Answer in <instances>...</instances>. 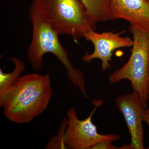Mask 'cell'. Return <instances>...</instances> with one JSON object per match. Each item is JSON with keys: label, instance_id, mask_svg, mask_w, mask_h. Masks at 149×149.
Returning a JSON list of instances; mask_svg holds the SVG:
<instances>
[{"label": "cell", "instance_id": "8", "mask_svg": "<svg viewBox=\"0 0 149 149\" xmlns=\"http://www.w3.org/2000/svg\"><path fill=\"white\" fill-rule=\"evenodd\" d=\"M113 20L122 19L149 33L148 0H109Z\"/></svg>", "mask_w": 149, "mask_h": 149}, {"label": "cell", "instance_id": "15", "mask_svg": "<svg viewBox=\"0 0 149 149\" xmlns=\"http://www.w3.org/2000/svg\"><path fill=\"white\" fill-rule=\"evenodd\" d=\"M148 1H149V0H148Z\"/></svg>", "mask_w": 149, "mask_h": 149}, {"label": "cell", "instance_id": "11", "mask_svg": "<svg viewBox=\"0 0 149 149\" xmlns=\"http://www.w3.org/2000/svg\"><path fill=\"white\" fill-rule=\"evenodd\" d=\"M10 59L13 63L14 68L11 72H6L0 69V95L10 88L20 77L25 69V65L22 61L15 57Z\"/></svg>", "mask_w": 149, "mask_h": 149}, {"label": "cell", "instance_id": "9", "mask_svg": "<svg viewBox=\"0 0 149 149\" xmlns=\"http://www.w3.org/2000/svg\"><path fill=\"white\" fill-rule=\"evenodd\" d=\"M50 80L48 74L33 73L19 77L10 88L0 95V106L3 111L10 109Z\"/></svg>", "mask_w": 149, "mask_h": 149}, {"label": "cell", "instance_id": "2", "mask_svg": "<svg viewBox=\"0 0 149 149\" xmlns=\"http://www.w3.org/2000/svg\"><path fill=\"white\" fill-rule=\"evenodd\" d=\"M29 16L32 22V35L27 50V56L32 68L36 70L41 69L44 56L47 53L53 54L66 69L68 79L88 98L89 97L86 92L83 72L72 65L67 51L59 40V35L30 8Z\"/></svg>", "mask_w": 149, "mask_h": 149}, {"label": "cell", "instance_id": "10", "mask_svg": "<svg viewBox=\"0 0 149 149\" xmlns=\"http://www.w3.org/2000/svg\"><path fill=\"white\" fill-rule=\"evenodd\" d=\"M96 23L113 20L109 0H80Z\"/></svg>", "mask_w": 149, "mask_h": 149}, {"label": "cell", "instance_id": "1", "mask_svg": "<svg viewBox=\"0 0 149 149\" xmlns=\"http://www.w3.org/2000/svg\"><path fill=\"white\" fill-rule=\"evenodd\" d=\"M30 8L59 35H69L75 41L96 29L80 0H32Z\"/></svg>", "mask_w": 149, "mask_h": 149}, {"label": "cell", "instance_id": "5", "mask_svg": "<svg viewBox=\"0 0 149 149\" xmlns=\"http://www.w3.org/2000/svg\"><path fill=\"white\" fill-rule=\"evenodd\" d=\"M118 111L122 113L131 138V149H144L143 123L146 109L139 93L123 95L116 99Z\"/></svg>", "mask_w": 149, "mask_h": 149}, {"label": "cell", "instance_id": "13", "mask_svg": "<svg viewBox=\"0 0 149 149\" xmlns=\"http://www.w3.org/2000/svg\"><path fill=\"white\" fill-rule=\"evenodd\" d=\"M112 143L111 141H101L93 146L91 149H131L129 145H124L120 147H116L112 144Z\"/></svg>", "mask_w": 149, "mask_h": 149}, {"label": "cell", "instance_id": "4", "mask_svg": "<svg viewBox=\"0 0 149 149\" xmlns=\"http://www.w3.org/2000/svg\"><path fill=\"white\" fill-rule=\"evenodd\" d=\"M93 103L95 107L90 116L84 120H80L77 118L74 108L72 107L68 111V124L64 136V143L67 148L91 149L99 142L107 141L114 142L120 139V136L116 134L102 135L98 133L92 118L103 101L101 100H94Z\"/></svg>", "mask_w": 149, "mask_h": 149}, {"label": "cell", "instance_id": "12", "mask_svg": "<svg viewBox=\"0 0 149 149\" xmlns=\"http://www.w3.org/2000/svg\"><path fill=\"white\" fill-rule=\"evenodd\" d=\"M67 124V118H63L56 135L51 138L46 145V149H67L64 143L65 132Z\"/></svg>", "mask_w": 149, "mask_h": 149}, {"label": "cell", "instance_id": "6", "mask_svg": "<svg viewBox=\"0 0 149 149\" xmlns=\"http://www.w3.org/2000/svg\"><path fill=\"white\" fill-rule=\"evenodd\" d=\"M125 31L119 33L113 32L99 33L91 30L84 35L85 40L91 42L94 46L92 54H86L82 57L85 62L90 63L94 59H100L102 61V69L105 71L111 68L110 62L113 52L120 48L132 47L133 41L128 37H120Z\"/></svg>", "mask_w": 149, "mask_h": 149}, {"label": "cell", "instance_id": "3", "mask_svg": "<svg viewBox=\"0 0 149 149\" xmlns=\"http://www.w3.org/2000/svg\"><path fill=\"white\" fill-rule=\"evenodd\" d=\"M129 30L133 36L131 54L127 62L110 75L113 84L128 80L133 91L139 93L144 106L149 99V33L130 24Z\"/></svg>", "mask_w": 149, "mask_h": 149}, {"label": "cell", "instance_id": "7", "mask_svg": "<svg viewBox=\"0 0 149 149\" xmlns=\"http://www.w3.org/2000/svg\"><path fill=\"white\" fill-rule=\"evenodd\" d=\"M52 95L50 80L20 102L3 111L4 114L12 122L28 123L45 111Z\"/></svg>", "mask_w": 149, "mask_h": 149}, {"label": "cell", "instance_id": "14", "mask_svg": "<svg viewBox=\"0 0 149 149\" xmlns=\"http://www.w3.org/2000/svg\"><path fill=\"white\" fill-rule=\"evenodd\" d=\"M144 121H145L149 127V108L146 109V110L145 112V116H144ZM147 149H149V145L148 146L147 148Z\"/></svg>", "mask_w": 149, "mask_h": 149}]
</instances>
